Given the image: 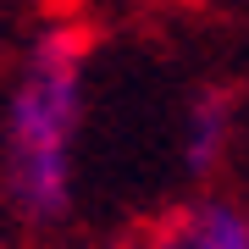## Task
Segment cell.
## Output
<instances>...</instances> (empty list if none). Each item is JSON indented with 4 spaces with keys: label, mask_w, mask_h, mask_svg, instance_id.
Returning a JSON list of instances; mask_svg holds the SVG:
<instances>
[{
    "label": "cell",
    "mask_w": 249,
    "mask_h": 249,
    "mask_svg": "<svg viewBox=\"0 0 249 249\" xmlns=\"http://www.w3.org/2000/svg\"><path fill=\"white\" fill-rule=\"evenodd\" d=\"M89 34L55 22L28 45L0 111V199L28 232H50L72 216V160L83 127Z\"/></svg>",
    "instance_id": "cell-1"
},
{
    "label": "cell",
    "mask_w": 249,
    "mask_h": 249,
    "mask_svg": "<svg viewBox=\"0 0 249 249\" xmlns=\"http://www.w3.org/2000/svg\"><path fill=\"white\" fill-rule=\"evenodd\" d=\"M232 111H238V100H232L227 89H199L194 100H188V111H183V166L194 172V178H211L216 160L227 155Z\"/></svg>",
    "instance_id": "cell-3"
},
{
    "label": "cell",
    "mask_w": 249,
    "mask_h": 249,
    "mask_svg": "<svg viewBox=\"0 0 249 249\" xmlns=\"http://www.w3.org/2000/svg\"><path fill=\"white\" fill-rule=\"evenodd\" d=\"M144 249H249V211L222 194L183 199L150 227Z\"/></svg>",
    "instance_id": "cell-2"
}]
</instances>
